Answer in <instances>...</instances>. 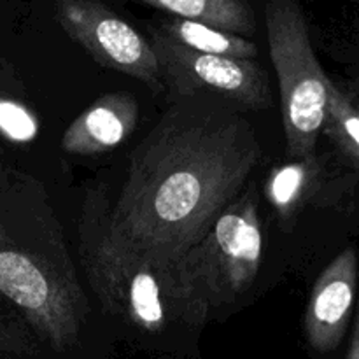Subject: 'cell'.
Instances as JSON below:
<instances>
[{
	"mask_svg": "<svg viewBox=\"0 0 359 359\" xmlns=\"http://www.w3.org/2000/svg\"><path fill=\"white\" fill-rule=\"evenodd\" d=\"M259 156L245 119L172 109L137 147L100 235L118 249L182 262L237 200Z\"/></svg>",
	"mask_w": 359,
	"mask_h": 359,
	"instance_id": "1",
	"label": "cell"
},
{
	"mask_svg": "<svg viewBox=\"0 0 359 359\" xmlns=\"http://www.w3.org/2000/svg\"><path fill=\"white\" fill-rule=\"evenodd\" d=\"M93 290L107 311L149 333L172 323L202 325L210 309L188 265L118 249L95 238L86 255Z\"/></svg>",
	"mask_w": 359,
	"mask_h": 359,
	"instance_id": "2",
	"label": "cell"
},
{
	"mask_svg": "<svg viewBox=\"0 0 359 359\" xmlns=\"http://www.w3.org/2000/svg\"><path fill=\"white\" fill-rule=\"evenodd\" d=\"M265 21L270 60L279 79L287 154L294 160L312 158L325 128L332 79L316 58L298 0H266Z\"/></svg>",
	"mask_w": 359,
	"mask_h": 359,
	"instance_id": "3",
	"label": "cell"
},
{
	"mask_svg": "<svg viewBox=\"0 0 359 359\" xmlns=\"http://www.w3.org/2000/svg\"><path fill=\"white\" fill-rule=\"evenodd\" d=\"M184 258L210 311L245 293L258 277L263 258V228L255 193L230 203Z\"/></svg>",
	"mask_w": 359,
	"mask_h": 359,
	"instance_id": "4",
	"label": "cell"
},
{
	"mask_svg": "<svg viewBox=\"0 0 359 359\" xmlns=\"http://www.w3.org/2000/svg\"><path fill=\"white\" fill-rule=\"evenodd\" d=\"M154 53L161 69V79L182 97L200 91L233 100L251 109L272 105L269 76L256 60L205 55L177 44L153 28Z\"/></svg>",
	"mask_w": 359,
	"mask_h": 359,
	"instance_id": "5",
	"label": "cell"
},
{
	"mask_svg": "<svg viewBox=\"0 0 359 359\" xmlns=\"http://www.w3.org/2000/svg\"><path fill=\"white\" fill-rule=\"evenodd\" d=\"M56 13L67 34L95 62L149 86L160 88L161 69L147 39L100 0H56Z\"/></svg>",
	"mask_w": 359,
	"mask_h": 359,
	"instance_id": "6",
	"label": "cell"
},
{
	"mask_svg": "<svg viewBox=\"0 0 359 359\" xmlns=\"http://www.w3.org/2000/svg\"><path fill=\"white\" fill-rule=\"evenodd\" d=\"M0 291L27 312L56 351L70 349L77 342L83 321L79 294L30 255L14 249L0 251Z\"/></svg>",
	"mask_w": 359,
	"mask_h": 359,
	"instance_id": "7",
	"label": "cell"
},
{
	"mask_svg": "<svg viewBox=\"0 0 359 359\" xmlns=\"http://www.w3.org/2000/svg\"><path fill=\"white\" fill-rule=\"evenodd\" d=\"M359 259L347 248L318 277L305 311V337L318 353H332L340 346L349 326L358 286Z\"/></svg>",
	"mask_w": 359,
	"mask_h": 359,
	"instance_id": "8",
	"label": "cell"
},
{
	"mask_svg": "<svg viewBox=\"0 0 359 359\" xmlns=\"http://www.w3.org/2000/svg\"><path fill=\"white\" fill-rule=\"evenodd\" d=\"M139 123V104L132 93L102 95L65 130L62 146L70 154H100L114 149Z\"/></svg>",
	"mask_w": 359,
	"mask_h": 359,
	"instance_id": "9",
	"label": "cell"
},
{
	"mask_svg": "<svg viewBox=\"0 0 359 359\" xmlns=\"http://www.w3.org/2000/svg\"><path fill=\"white\" fill-rule=\"evenodd\" d=\"M174 18L200 21L245 37L256 32V14L248 0H139Z\"/></svg>",
	"mask_w": 359,
	"mask_h": 359,
	"instance_id": "10",
	"label": "cell"
},
{
	"mask_svg": "<svg viewBox=\"0 0 359 359\" xmlns=\"http://www.w3.org/2000/svg\"><path fill=\"white\" fill-rule=\"evenodd\" d=\"M154 28L177 44L193 51L205 53V55L231 56V58L242 60H255L258 56V48L248 37L200 23V21L170 16L167 21L160 23V27Z\"/></svg>",
	"mask_w": 359,
	"mask_h": 359,
	"instance_id": "11",
	"label": "cell"
},
{
	"mask_svg": "<svg viewBox=\"0 0 359 359\" xmlns=\"http://www.w3.org/2000/svg\"><path fill=\"white\" fill-rule=\"evenodd\" d=\"M323 132L359 174V107L333 81L328 86V109Z\"/></svg>",
	"mask_w": 359,
	"mask_h": 359,
	"instance_id": "12",
	"label": "cell"
},
{
	"mask_svg": "<svg viewBox=\"0 0 359 359\" xmlns=\"http://www.w3.org/2000/svg\"><path fill=\"white\" fill-rule=\"evenodd\" d=\"M318 172L316 156L294 160L284 167L276 168L266 182V196L280 212H291L298 202L305 196L312 179Z\"/></svg>",
	"mask_w": 359,
	"mask_h": 359,
	"instance_id": "13",
	"label": "cell"
},
{
	"mask_svg": "<svg viewBox=\"0 0 359 359\" xmlns=\"http://www.w3.org/2000/svg\"><path fill=\"white\" fill-rule=\"evenodd\" d=\"M0 130L16 142H28L39 132L37 119L16 102L0 100Z\"/></svg>",
	"mask_w": 359,
	"mask_h": 359,
	"instance_id": "14",
	"label": "cell"
},
{
	"mask_svg": "<svg viewBox=\"0 0 359 359\" xmlns=\"http://www.w3.org/2000/svg\"><path fill=\"white\" fill-rule=\"evenodd\" d=\"M346 359H359V309H358L356 319H354L353 335H351L349 351H347Z\"/></svg>",
	"mask_w": 359,
	"mask_h": 359,
	"instance_id": "15",
	"label": "cell"
}]
</instances>
